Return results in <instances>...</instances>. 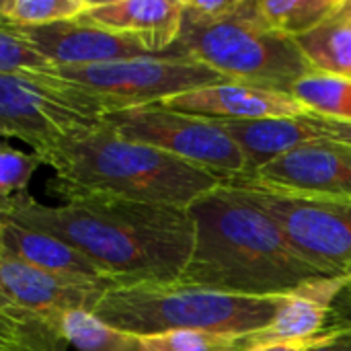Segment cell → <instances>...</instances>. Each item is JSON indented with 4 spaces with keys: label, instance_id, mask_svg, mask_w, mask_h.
Instances as JSON below:
<instances>
[{
    "label": "cell",
    "instance_id": "1",
    "mask_svg": "<svg viewBox=\"0 0 351 351\" xmlns=\"http://www.w3.org/2000/svg\"><path fill=\"white\" fill-rule=\"evenodd\" d=\"M0 214L64 241L113 286L177 284L195 245L189 210L119 197L90 195L45 206L25 191L0 202Z\"/></svg>",
    "mask_w": 351,
    "mask_h": 351
},
{
    "label": "cell",
    "instance_id": "2",
    "mask_svg": "<svg viewBox=\"0 0 351 351\" xmlns=\"http://www.w3.org/2000/svg\"><path fill=\"white\" fill-rule=\"evenodd\" d=\"M195 245L177 284L234 296H282L333 278L304 259L282 226L245 191L220 183L189 206Z\"/></svg>",
    "mask_w": 351,
    "mask_h": 351
},
{
    "label": "cell",
    "instance_id": "3",
    "mask_svg": "<svg viewBox=\"0 0 351 351\" xmlns=\"http://www.w3.org/2000/svg\"><path fill=\"white\" fill-rule=\"evenodd\" d=\"M43 165L56 171L49 189L64 197H119L189 210L222 179L150 144L121 138L105 121L68 138Z\"/></svg>",
    "mask_w": 351,
    "mask_h": 351
},
{
    "label": "cell",
    "instance_id": "4",
    "mask_svg": "<svg viewBox=\"0 0 351 351\" xmlns=\"http://www.w3.org/2000/svg\"><path fill=\"white\" fill-rule=\"evenodd\" d=\"M276 308L278 296H234L169 284L111 286L93 315L109 327L134 337L171 331L247 337L263 329L274 319Z\"/></svg>",
    "mask_w": 351,
    "mask_h": 351
},
{
    "label": "cell",
    "instance_id": "5",
    "mask_svg": "<svg viewBox=\"0 0 351 351\" xmlns=\"http://www.w3.org/2000/svg\"><path fill=\"white\" fill-rule=\"evenodd\" d=\"M171 53L187 56L230 82L288 95L302 76L313 72L298 43L261 21L257 0H247L241 14L224 21L183 16Z\"/></svg>",
    "mask_w": 351,
    "mask_h": 351
},
{
    "label": "cell",
    "instance_id": "6",
    "mask_svg": "<svg viewBox=\"0 0 351 351\" xmlns=\"http://www.w3.org/2000/svg\"><path fill=\"white\" fill-rule=\"evenodd\" d=\"M105 115L95 97L51 74L0 72V138L29 144L41 160Z\"/></svg>",
    "mask_w": 351,
    "mask_h": 351
},
{
    "label": "cell",
    "instance_id": "7",
    "mask_svg": "<svg viewBox=\"0 0 351 351\" xmlns=\"http://www.w3.org/2000/svg\"><path fill=\"white\" fill-rule=\"evenodd\" d=\"M45 74L95 97L107 113L162 103L202 86L226 82L208 66L171 51L86 68H51Z\"/></svg>",
    "mask_w": 351,
    "mask_h": 351
},
{
    "label": "cell",
    "instance_id": "8",
    "mask_svg": "<svg viewBox=\"0 0 351 351\" xmlns=\"http://www.w3.org/2000/svg\"><path fill=\"white\" fill-rule=\"evenodd\" d=\"M121 138L160 148L222 181L247 173V162L232 138L216 123L173 111L160 103L119 109L103 119Z\"/></svg>",
    "mask_w": 351,
    "mask_h": 351
},
{
    "label": "cell",
    "instance_id": "9",
    "mask_svg": "<svg viewBox=\"0 0 351 351\" xmlns=\"http://www.w3.org/2000/svg\"><path fill=\"white\" fill-rule=\"evenodd\" d=\"M245 191L286 232L294 249L333 278L351 276V202L313 199L253 185L245 179H226Z\"/></svg>",
    "mask_w": 351,
    "mask_h": 351
},
{
    "label": "cell",
    "instance_id": "10",
    "mask_svg": "<svg viewBox=\"0 0 351 351\" xmlns=\"http://www.w3.org/2000/svg\"><path fill=\"white\" fill-rule=\"evenodd\" d=\"M239 179L290 195L351 202V144L323 136Z\"/></svg>",
    "mask_w": 351,
    "mask_h": 351
},
{
    "label": "cell",
    "instance_id": "11",
    "mask_svg": "<svg viewBox=\"0 0 351 351\" xmlns=\"http://www.w3.org/2000/svg\"><path fill=\"white\" fill-rule=\"evenodd\" d=\"M0 282L25 311L53 329L68 313H95L105 292L113 286L105 280H82L39 271L2 253Z\"/></svg>",
    "mask_w": 351,
    "mask_h": 351
},
{
    "label": "cell",
    "instance_id": "12",
    "mask_svg": "<svg viewBox=\"0 0 351 351\" xmlns=\"http://www.w3.org/2000/svg\"><path fill=\"white\" fill-rule=\"evenodd\" d=\"M16 29L37 49V53L51 64V68H86L152 56L136 39L86 23L84 19Z\"/></svg>",
    "mask_w": 351,
    "mask_h": 351
},
{
    "label": "cell",
    "instance_id": "13",
    "mask_svg": "<svg viewBox=\"0 0 351 351\" xmlns=\"http://www.w3.org/2000/svg\"><path fill=\"white\" fill-rule=\"evenodd\" d=\"M160 105L210 121H243L311 115L292 95L239 82H218L177 95Z\"/></svg>",
    "mask_w": 351,
    "mask_h": 351
},
{
    "label": "cell",
    "instance_id": "14",
    "mask_svg": "<svg viewBox=\"0 0 351 351\" xmlns=\"http://www.w3.org/2000/svg\"><path fill=\"white\" fill-rule=\"evenodd\" d=\"M142 43L152 56H165L179 39L183 25L181 0H109L93 2L80 16Z\"/></svg>",
    "mask_w": 351,
    "mask_h": 351
},
{
    "label": "cell",
    "instance_id": "15",
    "mask_svg": "<svg viewBox=\"0 0 351 351\" xmlns=\"http://www.w3.org/2000/svg\"><path fill=\"white\" fill-rule=\"evenodd\" d=\"M348 278H321L298 286L296 290L278 296L274 319L257 333L247 335V341L276 339H311L327 331L335 296Z\"/></svg>",
    "mask_w": 351,
    "mask_h": 351
},
{
    "label": "cell",
    "instance_id": "16",
    "mask_svg": "<svg viewBox=\"0 0 351 351\" xmlns=\"http://www.w3.org/2000/svg\"><path fill=\"white\" fill-rule=\"evenodd\" d=\"M239 146L245 156L247 173L253 175L282 154L323 138L319 130L302 117H269L243 121H216Z\"/></svg>",
    "mask_w": 351,
    "mask_h": 351
},
{
    "label": "cell",
    "instance_id": "17",
    "mask_svg": "<svg viewBox=\"0 0 351 351\" xmlns=\"http://www.w3.org/2000/svg\"><path fill=\"white\" fill-rule=\"evenodd\" d=\"M2 255L56 276L109 282L97 269V265H93L82 253H78L64 241L39 230L25 228L6 218H2Z\"/></svg>",
    "mask_w": 351,
    "mask_h": 351
},
{
    "label": "cell",
    "instance_id": "18",
    "mask_svg": "<svg viewBox=\"0 0 351 351\" xmlns=\"http://www.w3.org/2000/svg\"><path fill=\"white\" fill-rule=\"evenodd\" d=\"M294 41L313 70L351 78V0H341L317 29Z\"/></svg>",
    "mask_w": 351,
    "mask_h": 351
},
{
    "label": "cell",
    "instance_id": "19",
    "mask_svg": "<svg viewBox=\"0 0 351 351\" xmlns=\"http://www.w3.org/2000/svg\"><path fill=\"white\" fill-rule=\"evenodd\" d=\"M290 95L308 113L351 121V78L313 70L292 86Z\"/></svg>",
    "mask_w": 351,
    "mask_h": 351
},
{
    "label": "cell",
    "instance_id": "20",
    "mask_svg": "<svg viewBox=\"0 0 351 351\" xmlns=\"http://www.w3.org/2000/svg\"><path fill=\"white\" fill-rule=\"evenodd\" d=\"M341 0H257L261 21L274 31L298 39L317 29Z\"/></svg>",
    "mask_w": 351,
    "mask_h": 351
},
{
    "label": "cell",
    "instance_id": "21",
    "mask_svg": "<svg viewBox=\"0 0 351 351\" xmlns=\"http://www.w3.org/2000/svg\"><path fill=\"white\" fill-rule=\"evenodd\" d=\"M66 348L76 351H138V337L121 333L93 313H68L56 323Z\"/></svg>",
    "mask_w": 351,
    "mask_h": 351
},
{
    "label": "cell",
    "instance_id": "22",
    "mask_svg": "<svg viewBox=\"0 0 351 351\" xmlns=\"http://www.w3.org/2000/svg\"><path fill=\"white\" fill-rule=\"evenodd\" d=\"M93 0H4L2 25L43 27L80 19Z\"/></svg>",
    "mask_w": 351,
    "mask_h": 351
},
{
    "label": "cell",
    "instance_id": "23",
    "mask_svg": "<svg viewBox=\"0 0 351 351\" xmlns=\"http://www.w3.org/2000/svg\"><path fill=\"white\" fill-rule=\"evenodd\" d=\"M241 339L199 331H171L138 337V351H241Z\"/></svg>",
    "mask_w": 351,
    "mask_h": 351
},
{
    "label": "cell",
    "instance_id": "24",
    "mask_svg": "<svg viewBox=\"0 0 351 351\" xmlns=\"http://www.w3.org/2000/svg\"><path fill=\"white\" fill-rule=\"evenodd\" d=\"M51 64L19 33L16 27L0 25V72L12 74H45Z\"/></svg>",
    "mask_w": 351,
    "mask_h": 351
},
{
    "label": "cell",
    "instance_id": "25",
    "mask_svg": "<svg viewBox=\"0 0 351 351\" xmlns=\"http://www.w3.org/2000/svg\"><path fill=\"white\" fill-rule=\"evenodd\" d=\"M43 165L41 156L21 152L0 140V202L27 191L31 177Z\"/></svg>",
    "mask_w": 351,
    "mask_h": 351
},
{
    "label": "cell",
    "instance_id": "26",
    "mask_svg": "<svg viewBox=\"0 0 351 351\" xmlns=\"http://www.w3.org/2000/svg\"><path fill=\"white\" fill-rule=\"evenodd\" d=\"M0 351H68L51 327H23L0 319Z\"/></svg>",
    "mask_w": 351,
    "mask_h": 351
},
{
    "label": "cell",
    "instance_id": "27",
    "mask_svg": "<svg viewBox=\"0 0 351 351\" xmlns=\"http://www.w3.org/2000/svg\"><path fill=\"white\" fill-rule=\"evenodd\" d=\"M183 16L193 21H224L245 10L247 0H181Z\"/></svg>",
    "mask_w": 351,
    "mask_h": 351
},
{
    "label": "cell",
    "instance_id": "28",
    "mask_svg": "<svg viewBox=\"0 0 351 351\" xmlns=\"http://www.w3.org/2000/svg\"><path fill=\"white\" fill-rule=\"evenodd\" d=\"M341 331H325L317 337L311 339H276V341H247L245 337L241 339V351H313L327 341H331L335 335Z\"/></svg>",
    "mask_w": 351,
    "mask_h": 351
},
{
    "label": "cell",
    "instance_id": "29",
    "mask_svg": "<svg viewBox=\"0 0 351 351\" xmlns=\"http://www.w3.org/2000/svg\"><path fill=\"white\" fill-rule=\"evenodd\" d=\"M0 319L8 321V323H14V325H23V327H51L47 325L45 321H41L39 317H35L33 313L25 311L8 292L6 288L2 286L0 282ZM53 329V327H51ZM56 331V329H53Z\"/></svg>",
    "mask_w": 351,
    "mask_h": 351
},
{
    "label": "cell",
    "instance_id": "30",
    "mask_svg": "<svg viewBox=\"0 0 351 351\" xmlns=\"http://www.w3.org/2000/svg\"><path fill=\"white\" fill-rule=\"evenodd\" d=\"M333 329L335 331H351V276L346 280L339 294L335 296L327 331H333Z\"/></svg>",
    "mask_w": 351,
    "mask_h": 351
},
{
    "label": "cell",
    "instance_id": "31",
    "mask_svg": "<svg viewBox=\"0 0 351 351\" xmlns=\"http://www.w3.org/2000/svg\"><path fill=\"white\" fill-rule=\"evenodd\" d=\"M308 121L319 130L321 136L337 140V142H346L351 144V121H337V119H329V117H321V115H306Z\"/></svg>",
    "mask_w": 351,
    "mask_h": 351
},
{
    "label": "cell",
    "instance_id": "32",
    "mask_svg": "<svg viewBox=\"0 0 351 351\" xmlns=\"http://www.w3.org/2000/svg\"><path fill=\"white\" fill-rule=\"evenodd\" d=\"M313 351H351V331H341L331 341Z\"/></svg>",
    "mask_w": 351,
    "mask_h": 351
},
{
    "label": "cell",
    "instance_id": "33",
    "mask_svg": "<svg viewBox=\"0 0 351 351\" xmlns=\"http://www.w3.org/2000/svg\"><path fill=\"white\" fill-rule=\"evenodd\" d=\"M0 253H2V216H0Z\"/></svg>",
    "mask_w": 351,
    "mask_h": 351
},
{
    "label": "cell",
    "instance_id": "34",
    "mask_svg": "<svg viewBox=\"0 0 351 351\" xmlns=\"http://www.w3.org/2000/svg\"><path fill=\"white\" fill-rule=\"evenodd\" d=\"M2 6H4V0H0V25H2Z\"/></svg>",
    "mask_w": 351,
    "mask_h": 351
}]
</instances>
